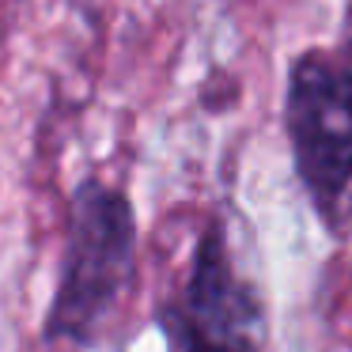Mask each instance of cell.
Here are the masks:
<instances>
[{"label":"cell","instance_id":"1","mask_svg":"<svg viewBox=\"0 0 352 352\" xmlns=\"http://www.w3.org/2000/svg\"><path fill=\"white\" fill-rule=\"evenodd\" d=\"M137 269V212L125 190L84 178L69 201L46 341L91 344Z\"/></svg>","mask_w":352,"mask_h":352},{"label":"cell","instance_id":"2","mask_svg":"<svg viewBox=\"0 0 352 352\" xmlns=\"http://www.w3.org/2000/svg\"><path fill=\"white\" fill-rule=\"evenodd\" d=\"M284 129L311 208L341 231L352 193V65L329 50L299 54L284 84Z\"/></svg>","mask_w":352,"mask_h":352},{"label":"cell","instance_id":"3","mask_svg":"<svg viewBox=\"0 0 352 352\" xmlns=\"http://www.w3.org/2000/svg\"><path fill=\"white\" fill-rule=\"evenodd\" d=\"M167 352H258L265 311L254 284L235 269L228 228L208 216L182 288L160 311Z\"/></svg>","mask_w":352,"mask_h":352}]
</instances>
